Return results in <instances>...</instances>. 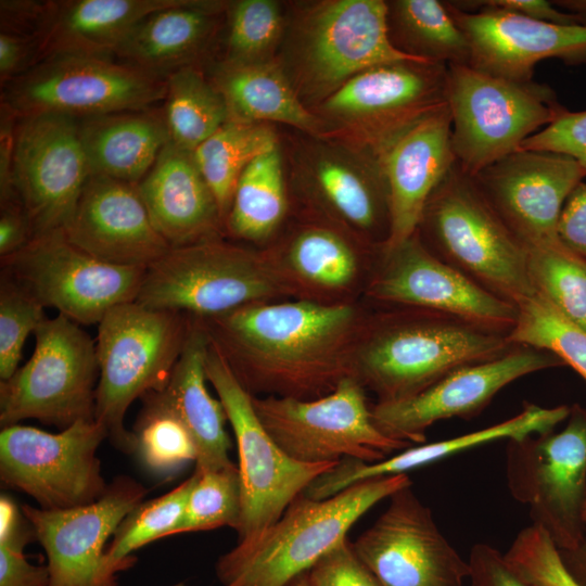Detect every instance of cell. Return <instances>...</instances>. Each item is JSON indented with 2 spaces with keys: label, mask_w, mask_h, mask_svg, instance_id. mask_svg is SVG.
Instances as JSON below:
<instances>
[{
  "label": "cell",
  "mask_w": 586,
  "mask_h": 586,
  "mask_svg": "<svg viewBox=\"0 0 586 586\" xmlns=\"http://www.w3.org/2000/svg\"><path fill=\"white\" fill-rule=\"evenodd\" d=\"M553 4L586 21V0H557Z\"/></svg>",
  "instance_id": "56"
},
{
  "label": "cell",
  "mask_w": 586,
  "mask_h": 586,
  "mask_svg": "<svg viewBox=\"0 0 586 586\" xmlns=\"http://www.w3.org/2000/svg\"><path fill=\"white\" fill-rule=\"evenodd\" d=\"M559 556L565 571L575 584L586 586V530L575 547L559 550Z\"/></svg>",
  "instance_id": "55"
},
{
  "label": "cell",
  "mask_w": 586,
  "mask_h": 586,
  "mask_svg": "<svg viewBox=\"0 0 586 586\" xmlns=\"http://www.w3.org/2000/svg\"><path fill=\"white\" fill-rule=\"evenodd\" d=\"M504 557L514 573L532 586H577L549 535L536 525L521 530Z\"/></svg>",
  "instance_id": "46"
},
{
  "label": "cell",
  "mask_w": 586,
  "mask_h": 586,
  "mask_svg": "<svg viewBox=\"0 0 586 586\" xmlns=\"http://www.w3.org/2000/svg\"><path fill=\"white\" fill-rule=\"evenodd\" d=\"M285 29V4L276 0L229 1L224 53L218 62L252 64L275 60Z\"/></svg>",
  "instance_id": "40"
},
{
  "label": "cell",
  "mask_w": 586,
  "mask_h": 586,
  "mask_svg": "<svg viewBox=\"0 0 586 586\" xmlns=\"http://www.w3.org/2000/svg\"><path fill=\"white\" fill-rule=\"evenodd\" d=\"M0 256L11 255L34 238L28 215L18 199L0 203Z\"/></svg>",
  "instance_id": "54"
},
{
  "label": "cell",
  "mask_w": 586,
  "mask_h": 586,
  "mask_svg": "<svg viewBox=\"0 0 586 586\" xmlns=\"http://www.w3.org/2000/svg\"><path fill=\"white\" fill-rule=\"evenodd\" d=\"M444 2L468 40L469 65L480 71L530 81L543 60L586 63V23L556 24L496 9L463 11Z\"/></svg>",
  "instance_id": "24"
},
{
  "label": "cell",
  "mask_w": 586,
  "mask_h": 586,
  "mask_svg": "<svg viewBox=\"0 0 586 586\" xmlns=\"http://www.w3.org/2000/svg\"><path fill=\"white\" fill-rule=\"evenodd\" d=\"M183 515L173 535L209 531L221 526L239 530L242 518V485L239 468L194 470Z\"/></svg>",
  "instance_id": "43"
},
{
  "label": "cell",
  "mask_w": 586,
  "mask_h": 586,
  "mask_svg": "<svg viewBox=\"0 0 586 586\" xmlns=\"http://www.w3.org/2000/svg\"><path fill=\"white\" fill-rule=\"evenodd\" d=\"M205 372L226 410L238 447L242 518L237 534L238 543H245L275 524L314 480L337 462L304 463L288 456L262 424L253 396L211 340Z\"/></svg>",
  "instance_id": "12"
},
{
  "label": "cell",
  "mask_w": 586,
  "mask_h": 586,
  "mask_svg": "<svg viewBox=\"0 0 586 586\" xmlns=\"http://www.w3.org/2000/svg\"><path fill=\"white\" fill-rule=\"evenodd\" d=\"M286 296L292 291L264 250L217 238L170 247L146 268L136 302L205 318Z\"/></svg>",
  "instance_id": "8"
},
{
  "label": "cell",
  "mask_w": 586,
  "mask_h": 586,
  "mask_svg": "<svg viewBox=\"0 0 586 586\" xmlns=\"http://www.w3.org/2000/svg\"><path fill=\"white\" fill-rule=\"evenodd\" d=\"M306 574L313 586H382L347 537L323 555Z\"/></svg>",
  "instance_id": "48"
},
{
  "label": "cell",
  "mask_w": 586,
  "mask_h": 586,
  "mask_svg": "<svg viewBox=\"0 0 586 586\" xmlns=\"http://www.w3.org/2000/svg\"><path fill=\"white\" fill-rule=\"evenodd\" d=\"M163 109L169 140L194 152L229 120L225 99L199 65L182 67L166 78Z\"/></svg>",
  "instance_id": "38"
},
{
  "label": "cell",
  "mask_w": 586,
  "mask_h": 586,
  "mask_svg": "<svg viewBox=\"0 0 586 586\" xmlns=\"http://www.w3.org/2000/svg\"><path fill=\"white\" fill-rule=\"evenodd\" d=\"M222 94L229 120L279 124L323 136L319 117L303 104L277 59L252 64L216 62L209 75Z\"/></svg>",
  "instance_id": "32"
},
{
  "label": "cell",
  "mask_w": 586,
  "mask_h": 586,
  "mask_svg": "<svg viewBox=\"0 0 586 586\" xmlns=\"http://www.w3.org/2000/svg\"><path fill=\"white\" fill-rule=\"evenodd\" d=\"M446 102L456 164L470 176L519 150L564 109L545 84L507 79L469 64L448 65Z\"/></svg>",
  "instance_id": "9"
},
{
  "label": "cell",
  "mask_w": 586,
  "mask_h": 586,
  "mask_svg": "<svg viewBox=\"0 0 586 586\" xmlns=\"http://www.w3.org/2000/svg\"><path fill=\"white\" fill-rule=\"evenodd\" d=\"M166 79L107 58H46L5 84L2 106L15 118L61 114L78 119L143 111L166 97Z\"/></svg>",
  "instance_id": "14"
},
{
  "label": "cell",
  "mask_w": 586,
  "mask_h": 586,
  "mask_svg": "<svg viewBox=\"0 0 586 586\" xmlns=\"http://www.w3.org/2000/svg\"><path fill=\"white\" fill-rule=\"evenodd\" d=\"M365 391L349 377L320 398L253 396V406L273 441L300 462H339L344 458L375 462L411 447L377 428Z\"/></svg>",
  "instance_id": "15"
},
{
  "label": "cell",
  "mask_w": 586,
  "mask_h": 586,
  "mask_svg": "<svg viewBox=\"0 0 586 586\" xmlns=\"http://www.w3.org/2000/svg\"><path fill=\"white\" fill-rule=\"evenodd\" d=\"M296 132L282 150L290 193L304 215L371 247H383L390 237L391 211L380 157L336 139Z\"/></svg>",
  "instance_id": "7"
},
{
  "label": "cell",
  "mask_w": 586,
  "mask_h": 586,
  "mask_svg": "<svg viewBox=\"0 0 586 586\" xmlns=\"http://www.w3.org/2000/svg\"><path fill=\"white\" fill-rule=\"evenodd\" d=\"M518 309L511 342L556 355L586 381V330L536 293L519 304Z\"/></svg>",
  "instance_id": "42"
},
{
  "label": "cell",
  "mask_w": 586,
  "mask_h": 586,
  "mask_svg": "<svg viewBox=\"0 0 586 586\" xmlns=\"http://www.w3.org/2000/svg\"><path fill=\"white\" fill-rule=\"evenodd\" d=\"M584 521L586 523V507H585V511H584Z\"/></svg>",
  "instance_id": "59"
},
{
  "label": "cell",
  "mask_w": 586,
  "mask_h": 586,
  "mask_svg": "<svg viewBox=\"0 0 586 586\" xmlns=\"http://www.w3.org/2000/svg\"><path fill=\"white\" fill-rule=\"evenodd\" d=\"M390 194L391 229L383 249L412 235L436 186L456 164L447 103L391 141L379 154Z\"/></svg>",
  "instance_id": "26"
},
{
  "label": "cell",
  "mask_w": 586,
  "mask_h": 586,
  "mask_svg": "<svg viewBox=\"0 0 586 586\" xmlns=\"http://www.w3.org/2000/svg\"><path fill=\"white\" fill-rule=\"evenodd\" d=\"M136 188L153 226L170 247L222 237L218 203L192 152L169 141Z\"/></svg>",
  "instance_id": "28"
},
{
  "label": "cell",
  "mask_w": 586,
  "mask_h": 586,
  "mask_svg": "<svg viewBox=\"0 0 586 586\" xmlns=\"http://www.w3.org/2000/svg\"><path fill=\"white\" fill-rule=\"evenodd\" d=\"M276 59L309 110L368 68L419 60L390 41L384 0L285 4V29Z\"/></svg>",
  "instance_id": "3"
},
{
  "label": "cell",
  "mask_w": 586,
  "mask_h": 586,
  "mask_svg": "<svg viewBox=\"0 0 586 586\" xmlns=\"http://www.w3.org/2000/svg\"><path fill=\"white\" fill-rule=\"evenodd\" d=\"M417 231L438 258L502 300L518 306L535 294L526 246L457 164L431 193Z\"/></svg>",
  "instance_id": "5"
},
{
  "label": "cell",
  "mask_w": 586,
  "mask_h": 586,
  "mask_svg": "<svg viewBox=\"0 0 586 586\" xmlns=\"http://www.w3.org/2000/svg\"><path fill=\"white\" fill-rule=\"evenodd\" d=\"M526 265L535 293L586 330V258L557 238L526 246Z\"/></svg>",
  "instance_id": "39"
},
{
  "label": "cell",
  "mask_w": 586,
  "mask_h": 586,
  "mask_svg": "<svg viewBox=\"0 0 586 586\" xmlns=\"http://www.w3.org/2000/svg\"><path fill=\"white\" fill-rule=\"evenodd\" d=\"M36 38L14 31H0V77L2 84L20 76L35 63Z\"/></svg>",
  "instance_id": "53"
},
{
  "label": "cell",
  "mask_w": 586,
  "mask_h": 586,
  "mask_svg": "<svg viewBox=\"0 0 586 586\" xmlns=\"http://www.w3.org/2000/svg\"><path fill=\"white\" fill-rule=\"evenodd\" d=\"M290 208L281 142L257 156L241 174L225 221L229 235L263 244L280 230Z\"/></svg>",
  "instance_id": "34"
},
{
  "label": "cell",
  "mask_w": 586,
  "mask_h": 586,
  "mask_svg": "<svg viewBox=\"0 0 586 586\" xmlns=\"http://www.w3.org/2000/svg\"><path fill=\"white\" fill-rule=\"evenodd\" d=\"M174 586H186L183 583H180V584H176ZM229 586H237V585H229Z\"/></svg>",
  "instance_id": "58"
},
{
  "label": "cell",
  "mask_w": 586,
  "mask_h": 586,
  "mask_svg": "<svg viewBox=\"0 0 586 586\" xmlns=\"http://www.w3.org/2000/svg\"><path fill=\"white\" fill-rule=\"evenodd\" d=\"M353 543L382 586H463L470 564L440 531L431 509L406 486Z\"/></svg>",
  "instance_id": "20"
},
{
  "label": "cell",
  "mask_w": 586,
  "mask_h": 586,
  "mask_svg": "<svg viewBox=\"0 0 586 586\" xmlns=\"http://www.w3.org/2000/svg\"><path fill=\"white\" fill-rule=\"evenodd\" d=\"M145 270L100 260L61 230L1 257L2 275L78 324L99 323L111 308L136 301Z\"/></svg>",
  "instance_id": "16"
},
{
  "label": "cell",
  "mask_w": 586,
  "mask_h": 586,
  "mask_svg": "<svg viewBox=\"0 0 586 586\" xmlns=\"http://www.w3.org/2000/svg\"><path fill=\"white\" fill-rule=\"evenodd\" d=\"M61 231L93 257L119 266L148 268L170 250L136 186L102 175H90Z\"/></svg>",
  "instance_id": "25"
},
{
  "label": "cell",
  "mask_w": 586,
  "mask_h": 586,
  "mask_svg": "<svg viewBox=\"0 0 586 586\" xmlns=\"http://www.w3.org/2000/svg\"><path fill=\"white\" fill-rule=\"evenodd\" d=\"M25 546L20 542H0V586H49L48 565L29 563Z\"/></svg>",
  "instance_id": "51"
},
{
  "label": "cell",
  "mask_w": 586,
  "mask_h": 586,
  "mask_svg": "<svg viewBox=\"0 0 586 586\" xmlns=\"http://www.w3.org/2000/svg\"><path fill=\"white\" fill-rule=\"evenodd\" d=\"M558 237L569 249L586 258V182L568 196L558 222Z\"/></svg>",
  "instance_id": "52"
},
{
  "label": "cell",
  "mask_w": 586,
  "mask_h": 586,
  "mask_svg": "<svg viewBox=\"0 0 586 586\" xmlns=\"http://www.w3.org/2000/svg\"><path fill=\"white\" fill-rule=\"evenodd\" d=\"M135 434L142 462L157 473H171L196 461L194 441L186 425L165 406L149 395L143 397Z\"/></svg>",
  "instance_id": "44"
},
{
  "label": "cell",
  "mask_w": 586,
  "mask_h": 586,
  "mask_svg": "<svg viewBox=\"0 0 586 586\" xmlns=\"http://www.w3.org/2000/svg\"><path fill=\"white\" fill-rule=\"evenodd\" d=\"M508 329L411 307L367 315L353 372L379 403L406 399L462 366L497 358L515 344Z\"/></svg>",
  "instance_id": "2"
},
{
  "label": "cell",
  "mask_w": 586,
  "mask_h": 586,
  "mask_svg": "<svg viewBox=\"0 0 586 586\" xmlns=\"http://www.w3.org/2000/svg\"><path fill=\"white\" fill-rule=\"evenodd\" d=\"M564 364L553 354L514 345L504 355L457 368L419 394L395 402H377L371 415L386 436L424 444L425 431L435 422L479 415L495 395L513 381Z\"/></svg>",
  "instance_id": "21"
},
{
  "label": "cell",
  "mask_w": 586,
  "mask_h": 586,
  "mask_svg": "<svg viewBox=\"0 0 586 586\" xmlns=\"http://www.w3.org/2000/svg\"><path fill=\"white\" fill-rule=\"evenodd\" d=\"M468 561L471 586H532L514 573L502 553L487 544H475Z\"/></svg>",
  "instance_id": "50"
},
{
  "label": "cell",
  "mask_w": 586,
  "mask_h": 586,
  "mask_svg": "<svg viewBox=\"0 0 586 586\" xmlns=\"http://www.w3.org/2000/svg\"><path fill=\"white\" fill-rule=\"evenodd\" d=\"M390 41L399 52L419 60L469 64L470 47L444 1L388 0Z\"/></svg>",
  "instance_id": "36"
},
{
  "label": "cell",
  "mask_w": 586,
  "mask_h": 586,
  "mask_svg": "<svg viewBox=\"0 0 586 586\" xmlns=\"http://www.w3.org/2000/svg\"><path fill=\"white\" fill-rule=\"evenodd\" d=\"M586 171L573 158L517 150L472 176L508 228L531 246L558 237L562 207Z\"/></svg>",
  "instance_id": "23"
},
{
  "label": "cell",
  "mask_w": 586,
  "mask_h": 586,
  "mask_svg": "<svg viewBox=\"0 0 586 586\" xmlns=\"http://www.w3.org/2000/svg\"><path fill=\"white\" fill-rule=\"evenodd\" d=\"M209 336L200 317L189 315V328L181 354L162 391L146 395L168 408L188 429L198 451L196 470L229 467L231 441L221 402L206 387L205 361Z\"/></svg>",
  "instance_id": "31"
},
{
  "label": "cell",
  "mask_w": 586,
  "mask_h": 586,
  "mask_svg": "<svg viewBox=\"0 0 586 586\" xmlns=\"http://www.w3.org/2000/svg\"><path fill=\"white\" fill-rule=\"evenodd\" d=\"M448 65L402 60L368 68L311 109L336 139L379 156L398 135L445 105Z\"/></svg>",
  "instance_id": "10"
},
{
  "label": "cell",
  "mask_w": 586,
  "mask_h": 586,
  "mask_svg": "<svg viewBox=\"0 0 586 586\" xmlns=\"http://www.w3.org/2000/svg\"><path fill=\"white\" fill-rule=\"evenodd\" d=\"M178 0L48 1L36 34L35 63L60 54L109 58L151 13Z\"/></svg>",
  "instance_id": "30"
},
{
  "label": "cell",
  "mask_w": 586,
  "mask_h": 586,
  "mask_svg": "<svg viewBox=\"0 0 586 586\" xmlns=\"http://www.w3.org/2000/svg\"><path fill=\"white\" fill-rule=\"evenodd\" d=\"M229 1L178 0L143 18L116 52L125 64L166 79L198 65L225 22Z\"/></svg>",
  "instance_id": "29"
},
{
  "label": "cell",
  "mask_w": 586,
  "mask_h": 586,
  "mask_svg": "<svg viewBox=\"0 0 586 586\" xmlns=\"http://www.w3.org/2000/svg\"><path fill=\"white\" fill-rule=\"evenodd\" d=\"M145 487L118 476L95 501L64 510L23 505L48 558L49 586H117L106 560V542L141 501Z\"/></svg>",
  "instance_id": "22"
},
{
  "label": "cell",
  "mask_w": 586,
  "mask_h": 586,
  "mask_svg": "<svg viewBox=\"0 0 586 586\" xmlns=\"http://www.w3.org/2000/svg\"><path fill=\"white\" fill-rule=\"evenodd\" d=\"M519 150L565 155L586 171V110L571 112L564 107L550 124L527 138Z\"/></svg>",
  "instance_id": "47"
},
{
  "label": "cell",
  "mask_w": 586,
  "mask_h": 586,
  "mask_svg": "<svg viewBox=\"0 0 586 586\" xmlns=\"http://www.w3.org/2000/svg\"><path fill=\"white\" fill-rule=\"evenodd\" d=\"M367 314L352 302L297 298L200 317L213 345L252 395L316 399L354 377Z\"/></svg>",
  "instance_id": "1"
},
{
  "label": "cell",
  "mask_w": 586,
  "mask_h": 586,
  "mask_svg": "<svg viewBox=\"0 0 586 586\" xmlns=\"http://www.w3.org/2000/svg\"><path fill=\"white\" fill-rule=\"evenodd\" d=\"M293 296L323 302L356 285L367 260L380 249L371 247L344 230L304 215L271 247L264 250Z\"/></svg>",
  "instance_id": "27"
},
{
  "label": "cell",
  "mask_w": 586,
  "mask_h": 586,
  "mask_svg": "<svg viewBox=\"0 0 586 586\" xmlns=\"http://www.w3.org/2000/svg\"><path fill=\"white\" fill-rule=\"evenodd\" d=\"M107 438L94 420H78L59 433L13 424L0 433V479L39 508L64 510L98 500L107 489L97 450Z\"/></svg>",
  "instance_id": "17"
},
{
  "label": "cell",
  "mask_w": 586,
  "mask_h": 586,
  "mask_svg": "<svg viewBox=\"0 0 586 586\" xmlns=\"http://www.w3.org/2000/svg\"><path fill=\"white\" fill-rule=\"evenodd\" d=\"M90 175L78 118L61 114L17 118L12 180L34 238L64 228Z\"/></svg>",
  "instance_id": "18"
},
{
  "label": "cell",
  "mask_w": 586,
  "mask_h": 586,
  "mask_svg": "<svg viewBox=\"0 0 586 586\" xmlns=\"http://www.w3.org/2000/svg\"><path fill=\"white\" fill-rule=\"evenodd\" d=\"M284 586H313L307 577L306 572L302 573L294 578H292L288 584Z\"/></svg>",
  "instance_id": "57"
},
{
  "label": "cell",
  "mask_w": 586,
  "mask_h": 586,
  "mask_svg": "<svg viewBox=\"0 0 586 586\" xmlns=\"http://www.w3.org/2000/svg\"><path fill=\"white\" fill-rule=\"evenodd\" d=\"M79 326L59 314L37 327L31 357L0 382L2 428L36 419L64 430L95 419L97 348Z\"/></svg>",
  "instance_id": "11"
},
{
  "label": "cell",
  "mask_w": 586,
  "mask_h": 586,
  "mask_svg": "<svg viewBox=\"0 0 586 586\" xmlns=\"http://www.w3.org/2000/svg\"><path fill=\"white\" fill-rule=\"evenodd\" d=\"M98 326L94 418L114 446L129 454L137 450V436L124 425L126 412L137 398L165 387L184 345L189 314L132 301L111 308Z\"/></svg>",
  "instance_id": "6"
},
{
  "label": "cell",
  "mask_w": 586,
  "mask_h": 586,
  "mask_svg": "<svg viewBox=\"0 0 586 586\" xmlns=\"http://www.w3.org/2000/svg\"><path fill=\"white\" fill-rule=\"evenodd\" d=\"M280 142L270 124L228 120L195 149V163L216 198L224 225L243 170Z\"/></svg>",
  "instance_id": "37"
},
{
  "label": "cell",
  "mask_w": 586,
  "mask_h": 586,
  "mask_svg": "<svg viewBox=\"0 0 586 586\" xmlns=\"http://www.w3.org/2000/svg\"><path fill=\"white\" fill-rule=\"evenodd\" d=\"M449 2L463 11L496 9L556 24L586 23L583 17L562 11L553 2L545 0H457Z\"/></svg>",
  "instance_id": "49"
},
{
  "label": "cell",
  "mask_w": 586,
  "mask_h": 586,
  "mask_svg": "<svg viewBox=\"0 0 586 586\" xmlns=\"http://www.w3.org/2000/svg\"><path fill=\"white\" fill-rule=\"evenodd\" d=\"M564 429L508 440L506 479L511 496L526 505L532 524L559 550L582 539L586 523V409L571 406Z\"/></svg>",
  "instance_id": "13"
},
{
  "label": "cell",
  "mask_w": 586,
  "mask_h": 586,
  "mask_svg": "<svg viewBox=\"0 0 586 586\" xmlns=\"http://www.w3.org/2000/svg\"><path fill=\"white\" fill-rule=\"evenodd\" d=\"M571 406L560 405L545 408L532 403H524L521 412L497 424L470 432L449 440L424 443L408 447L383 460L364 462L357 469L361 480L406 474L455 454L498 440H515L532 434L553 431L566 420Z\"/></svg>",
  "instance_id": "35"
},
{
  "label": "cell",
  "mask_w": 586,
  "mask_h": 586,
  "mask_svg": "<svg viewBox=\"0 0 586 586\" xmlns=\"http://www.w3.org/2000/svg\"><path fill=\"white\" fill-rule=\"evenodd\" d=\"M91 175L138 184L170 141L163 112H120L79 119Z\"/></svg>",
  "instance_id": "33"
},
{
  "label": "cell",
  "mask_w": 586,
  "mask_h": 586,
  "mask_svg": "<svg viewBox=\"0 0 586 586\" xmlns=\"http://www.w3.org/2000/svg\"><path fill=\"white\" fill-rule=\"evenodd\" d=\"M366 295L386 307H411L511 330L518 306L485 290L433 254L418 231L379 251Z\"/></svg>",
  "instance_id": "19"
},
{
  "label": "cell",
  "mask_w": 586,
  "mask_h": 586,
  "mask_svg": "<svg viewBox=\"0 0 586 586\" xmlns=\"http://www.w3.org/2000/svg\"><path fill=\"white\" fill-rule=\"evenodd\" d=\"M410 485L407 474H396L356 483L321 500L301 494L275 524L220 556L217 577L222 586H284L345 539L370 508Z\"/></svg>",
  "instance_id": "4"
},
{
  "label": "cell",
  "mask_w": 586,
  "mask_h": 586,
  "mask_svg": "<svg viewBox=\"0 0 586 586\" xmlns=\"http://www.w3.org/2000/svg\"><path fill=\"white\" fill-rule=\"evenodd\" d=\"M192 483L191 475L165 495L141 501L124 518L106 549L107 564L113 573L133 565V551L156 539L173 536L183 515Z\"/></svg>",
  "instance_id": "41"
},
{
  "label": "cell",
  "mask_w": 586,
  "mask_h": 586,
  "mask_svg": "<svg viewBox=\"0 0 586 586\" xmlns=\"http://www.w3.org/2000/svg\"><path fill=\"white\" fill-rule=\"evenodd\" d=\"M43 306L13 280L0 279V379L18 369L24 343L46 319Z\"/></svg>",
  "instance_id": "45"
}]
</instances>
